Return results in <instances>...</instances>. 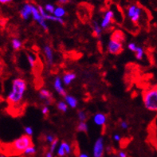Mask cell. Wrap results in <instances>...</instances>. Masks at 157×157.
Masks as SVG:
<instances>
[{
	"label": "cell",
	"mask_w": 157,
	"mask_h": 157,
	"mask_svg": "<svg viewBox=\"0 0 157 157\" xmlns=\"http://www.w3.org/2000/svg\"><path fill=\"white\" fill-rule=\"evenodd\" d=\"M27 90V82L23 78H16L12 81V89L7 97L9 105H15L22 101Z\"/></svg>",
	"instance_id": "obj_1"
},
{
	"label": "cell",
	"mask_w": 157,
	"mask_h": 157,
	"mask_svg": "<svg viewBox=\"0 0 157 157\" xmlns=\"http://www.w3.org/2000/svg\"><path fill=\"white\" fill-rule=\"evenodd\" d=\"M30 146H33L31 137L28 135H23L22 137L14 140L11 144H7L6 146V151L5 152L9 155H20L24 152V151L27 148Z\"/></svg>",
	"instance_id": "obj_2"
},
{
	"label": "cell",
	"mask_w": 157,
	"mask_h": 157,
	"mask_svg": "<svg viewBox=\"0 0 157 157\" xmlns=\"http://www.w3.org/2000/svg\"><path fill=\"white\" fill-rule=\"evenodd\" d=\"M143 101L147 109L157 112V85L143 93Z\"/></svg>",
	"instance_id": "obj_3"
},
{
	"label": "cell",
	"mask_w": 157,
	"mask_h": 157,
	"mask_svg": "<svg viewBox=\"0 0 157 157\" xmlns=\"http://www.w3.org/2000/svg\"><path fill=\"white\" fill-rule=\"evenodd\" d=\"M127 14L133 23H137L141 17L142 10L137 5H131L128 8Z\"/></svg>",
	"instance_id": "obj_4"
},
{
	"label": "cell",
	"mask_w": 157,
	"mask_h": 157,
	"mask_svg": "<svg viewBox=\"0 0 157 157\" xmlns=\"http://www.w3.org/2000/svg\"><path fill=\"white\" fill-rule=\"evenodd\" d=\"M107 48H108V53L111 54H114V55L121 54V52L123 51L122 43L113 41L112 39H110L109 42L108 44V47Z\"/></svg>",
	"instance_id": "obj_5"
},
{
	"label": "cell",
	"mask_w": 157,
	"mask_h": 157,
	"mask_svg": "<svg viewBox=\"0 0 157 157\" xmlns=\"http://www.w3.org/2000/svg\"><path fill=\"white\" fill-rule=\"evenodd\" d=\"M104 153V140L100 137L96 140L93 147V157H102Z\"/></svg>",
	"instance_id": "obj_6"
},
{
	"label": "cell",
	"mask_w": 157,
	"mask_h": 157,
	"mask_svg": "<svg viewBox=\"0 0 157 157\" xmlns=\"http://www.w3.org/2000/svg\"><path fill=\"white\" fill-rule=\"evenodd\" d=\"M113 18H114V13L111 10H108L105 14V16H104L103 19L101 21V29H106L108 28L110 26V24L112 23L113 21Z\"/></svg>",
	"instance_id": "obj_7"
},
{
	"label": "cell",
	"mask_w": 157,
	"mask_h": 157,
	"mask_svg": "<svg viewBox=\"0 0 157 157\" xmlns=\"http://www.w3.org/2000/svg\"><path fill=\"white\" fill-rule=\"evenodd\" d=\"M32 4L30 3H26L23 7V8L20 11V16L22 18H23L24 20H27L29 19V18L31 16L32 14Z\"/></svg>",
	"instance_id": "obj_8"
},
{
	"label": "cell",
	"mask_w": 157,
	"mask_h": 157,
	"mask_svg": "<svg viewBox=\"0 0 157 157\" xmlns=\"http://www.w3.org/2000/svg\"><path fill=\"white\" fill-rule=\"evenodd\" d=\"M54 89L56 90L57 92L61 96H62V97H65L66 96V92H65V90L64 89V88L62 87V85H61V80L59 77H56V78L54 80Z\"/></svg>",
	"instance_id": "obj_9"
},
{
	"label": "cell",
	"mask_w": 157,
	"mask_h": 157,
	"mask_svg": "<svg viewBox=\"0 0 157 157\" xmlns=\"http://www.w3.org/2000/svg\"><path fill=\"white\" fill-rule=\"evenodd\" d=\"M43 50H44L46 58L47 59L48 64L49 65H52L53 62H54V55H53V51H52L51 47L49 45H45V46L43 48Z\"/></svg>",
	"instance_id": "obj_10"
},
{
	"label": "cell",
	"mask_w": 157,
	"mask_h": 157,
	"mask_svg": "<svg viewBox=\"0 0 157 157\" xmlns=\"http://www.w3.org/2000/svg\"><path fill=\"white\" fill-rule=\"evenodd\" d=\"M106 116L103 113H97L93 117L94 123L99 126H104L106 123Z\"/></svg>",
	"instance_id": "obj_11"
},
{
	"label": "cell",
	"mask_w": 157,
	"mask_h": 157,
	"mask_svg": "<svg viewBox=\"0 0 157 157\" xmlns=\"http://www.w3.org/2000/svg\"><path fill=\"white\" fill-rule=\"evenodd\" d=\"M111 39L118 42L122 43V42H124L125 40V35L121 30H115L112 34Z\"/></svg>",
	"instance_id": "obj_12"
},
{
	"label": "cell",
	"mask_w": 157,
	"mask_h": 157,
	"mask_svg": "<svg viewBox=\"0 0 157 157\" xmlns=\"http://www.w3.org/2000/svg\"><path fill=\"white\" fill-rule=\"evenodd\" d=\"M39 97L42 100L44 101V102L46 101H52L53 102V95L50 92H49V90L47 89H41L40 92H39Z\"/></svg>",
	"instance_id": "obj_13"
},
{
	"label": "cell",
	"mask_w": 157,
	"mask_h": 157,
	"mask_svg": "<svg viewBox=\"0 0 157 157\" xmlns=\"http://www.w3.org/2000/svg\"><path fill=\"white\" fill-rule=\"evenodd\" d=\"M102 33V29H101V26L96 22L93 21V34L96 38H100Z\"/></svg>",
	"instance_id": "obj_14"
},
{
	"label": "cell",
	"mask_w": 157,
	"mask_h": 157,
	"mask_svg": "<svg viewBox=\"0 0 157 157\" xmlns=\"http://www.w3.org/2000/svg\"><path fill=\"white\" fill-rule=\"evenodd\" d=\"M75 79H76V74L74 73H67L63 77V82L66 85H69Z\"/></svg>",
	"instance_id": "obj_15"
},
{
	"label": "cell",
	"mask_w": 157,
	"mask_h": 157,
	"mask_svg": "<svg viewBox=\"0 0 157 157\" xmlns=\"http://www.w3.org/2000/svg\"><path fill=\"white\" fill-rule=\"evenodd\" d=\"M31 8H32V14H31L32 18H33L34 20L36 21V22H39V21L43 18L41 16L40 13H39V11H38V7H36L35 6H34V5H32Z\"/></svg>",
	"instance_id": "obj_16"
},
{
	"label": "cell",
	"mask_w": 157,
	"mask_h": 157,
	"mask_svg": "<svg viewBox=\"0 0 157 157\" xmlns=\"http://www.w3.org/2000/svg\"><path fill=\"white\" fill-rule=\"evenodd\" d=\"M65 99L68 105H69L71 108H76L77 105V99L75 98V97H72V96H70V95H66L65 97Z\"/></svg>",
	"instance_id": "obj_17"
},
{
	"label": "cell",
	"mask_w": 157,
	"mask_h": 157,
	"mask_svg": "<svg viewBox=\"0 0 157 157\" xmlns=\"http://www.w3.org/2000/svg\"><path fill=\"white\" fill-rule=\"evenodd\" d=\"M44 19L45 20L54 21V22H57V23H60L61 25H65V22L63 20V18H58V17H55L54 15H51V14H46V15L45 16Z\"/></svg>",
	"instance_id": "obj_18"
},
{
	"label": "cell",
	"mask_w": 157,
	"mask_h": 157,
	"mask_svg": "<svg viewBox=\"0 0 157 157\" xmlns=\"http://www.w3.org/2000/svg\"><path fill=\"white\" fill-rule=\"evenodd\" d=\"M65 14H66V12H65V10L62 7H58L54 9V15L55 16V17L62 18V17L63 16H65Z\"/></svg>",
	"instance_id": "obj_19"
},
{
	"label": "cell",
	"mask_w": 157,
	"mask_h": 157,
	"mask_svg": "<svg viewBox=\"0 0 157 157\" xmlns=\"http://www.w3.org/2000/svg\"><path fill=\"white\" fill-rule=\"evenodd\" d=\"M12 47L14 50H18L22 47V42L20 40H18V38H13L11 41Z\"/></svg>",
	"instance_id": "obj_20"
},
{
	"label": "cell",
	"mask_w": 157,
	"mask_h": 157,
	"mask_svg": "<svg viewBox=\"0 0 157 157\" xmlns=\"http://www.w3.org/2000/svg\"><path fill=\"white\" fill-rule=\"evenodd\" d=\"M77 129L78 132L87 133L88 130H89V127H88V124L85 122H80Z\"/></svg>",
	"instance_id": "obj_21"
},
{
	"label": "cell",
	"mask_w": 157,
	"mask_h": 157,
	"mask_svg": "<svg viewBox=\"0 0 157 157\" xmlns=\"http://www.w3.org/2000/svg\"><path fill=\"white\" fill-rule=\"evenodd\" d=\"M135 53H136V58L138 60H142L143 59V57H144V49H143V48L137 46V50H136Z\"/></svg>",
	"instance_id": "obj_22"
},
{
	"label": "cell",
	"mask_w": 157,
	"mask_h": 157,
	"mask_svg": "<svg viewBox=\"0 0 157 157\" xmlns=\"http://www.w3.org/2000/svg\"><path fill=\"white\" fill-rule=\"evenodd\" d=\"M57 108H58L60 111L63 112H65L67 111V105L65 103V102H63V101H59L58 105H57Z\"/></svg>",
	"instance_id": "obj_23"
},
{
	"label": "cell",
	"mask_w": 157,
	"mask_h": 157,
	"mask_svg": "<svg viewBox=\"0 0 157 157\" xmlns=\"http://www.w3.org/2000/svg\"><path fill=\"white\" fill-rule=\"evenodd\" d=\"M77 116H78L80 122H85V121L87 120V115H86V113H85L84 111H82V110L78 111V112H77Z\"/></svg>",
	"instance_id": "obj_24"
},
{
	"label": "cell",
	"mask_w": 157,
	"mask_h": 157,
	"mask_svg": "<svg viewBox=\"0 0 157 157\" xmlns=\"http://www.w3.org/2000/svg\"><path fill=\"white\" fill-rule=\"evenodd\" d=\"M27 58H28V61L30 63V67L33 69V68L35 67V58H34V57L33 55L30 54V53H27Z\"/></svg>",
	"instance_id": "obj_25"
},
{
	"label": "cell",
	"mask_w": 157,
	"mask_h": 157,
	"mask_svg": "<svg viewBox=\"0 0 157 157\" xmlns=\"http://www.w3.org/2000/svg\"><path fill=\"white\" fill-rule=\"evenodd\" d=\"M35 152H36V148H34V146H30L29 148H27L23 153L26 155H34Z\"/></svg>",
	"instance_id": "obj_26"
},
{
	"label": "cell",
	"mask_w": 157,
	"mask_h": 157,
	"mask_svg": "<svg viewBox=\"0 0 157 157\" xmlns=\"http://www.w3.org/2000/svg\"><path fill=\"white\" fill-rule=\"evenodd\" d=\"M54 9H55V7H54V5L50 4V3H48V4L46 5L45 8H44L46 12H48L49 14H54Z\"/></svg>",
	"instance_id": "obj_27"
},
{
	"label": "cell",
	"mask_w": 157,
	"mask_h": 157,
	"mask_svg": "<svg viewBox=\"0 0 157 157\" xmlns=\"http://www.w3.org/2000/svg\"><path fill=\"white\" fill-rule=\"evenodd\" d=\"M61 144L63 146V148H64V150H65V153H66V154H70V152H71V148H70V146L69 145V144H68L66 142H64V141H63Z\"/></svg>",
	"instance_id": "obj_28"
},
{
	"label": "cell",
	"mask_w": 157,
	"mask_h": 157,
	"mask_svg": "<svg viewBox=\"0 0 157 157\" xmlns=\"http://www.w3.org/2000/svg\"><path fill=\"white\" fill-rule=\"evenodd\" d=\"M58 140L55 138L54 141L51 143V146H50V152H54V150H55V148H56V146L58 144Z\"/></svg>",
	"instance_id": "obj_29"
},
{
	"label": "cell",
	"mask_w": 157,
	"mask_h": 157,
	"mask_svg": "<svg viewBox=\"0 0 157 157\" xmlns=\"http://www.w3.org/2000/svg\"><path fill=\"white\" fill-rule=\"evenodd\" d=\"M58 155L61 157L64 156V155H65V150H64V148H63V146L61 145V144L60 147H59L58 148Z\"/></svg>",
	"instance_id": "obj_30"
},
{
	"label": "cell",
	"mask_w": 157,
	"mask_h": 157,
	"mask_svg": "<svg viewBox=\"0 0 157 157\" xmlns=\"http://www.w3.org/2000/svg\"><path fill=\"white\" fill-rule=\"evenodd\" d=\"M25 132H26V134L30 136V137H31L32 135H33V128L31 127H29V126H27L25 128Z\"/></svg>",
	"instance_id": "obj_31"
},
{
	"label": "cell",
	"mask_w": 157,
	"mask_h": 157,
	"mask_svg": "<svg viewBox=\"0 0 157 157\" xmlns=\"http://www.w3.org/2000/svg\"><path fill=\"white\" fill-rule=\"evenodd\" d=\"M128 49H130L131 51L136 52V50H137V46L136 45L135 43L131 42V43H129V44H128Z\"/></svg>",
	"instance_id": "obj_32"
},
{
	"label": "cell",
	"mask_w": 157,
	"mask_h": 157,
	"mask_svg": "<svg viewBox=\"0 0 157 157\" xmlns=\"http://www.w3.org/2000/svg\"><path fill=\"white\" fill-rule=\"evenodd\" d=\"M49 108H48V106H44L42 108V114L44 115V116H47L48 113H49Z\"/></svg>",
	"instance_id": "obj_33"
},
{
	"label": "cell",
	"mask_w": 157,
	"mask_h": 157,
	"mask_svg": "<svg viewBox=\"0 0 157 157\" xmlns=\"http://www.w3.org/2000/svg\"><path fill=\"white\" fill-rule=\"evenodd\" d=\"M46 140H47V141L49 142V143H52V142L55 140V138H54V137H53L52 135H48V136H46Z\"/></svg>",
	"instance_id": "obj_34"
},
{
	"label": "cell",
	"mask_w": 157,
	"mask_h": 157,
	"mask_svg": "<svg viewBox=\"0 0 157 157\" xmlns=\"http://www.w3.org/2000/svg\"><path fill=\"white\" fill-rule=\"evenodd\" d=\"M121 128H124V129H128V124L127 122H125V121H122L121 124Z\"/></svg>",
	"instance_id": "obj_35"
},
{
	"label": "cell",
	"mask_w": 157,
	"mask_h": 157,
	"mask_svg": "<svg viewBox=\"0 0 157 157\" xmlns=\"http://www.w3.org/2000/svg\"><path fill=\"white\" fill-rule=\"evenodd\" d=\"M70 0H58V3L61 5L66 4V3H68V2H70Z\"/></svg>",
	"instance_id": "obj_36"
},
{
	"label": "cell",
	"mask_w": 157,
	"mask_h": 157,
	"mask_svg": "<svg viewBox=\"0 0 157 157\" xmlns=\"http://www.w3.org/2000/svg\"><path fill=\"white\" fill-rule=\"evenodd\" d=\"M11 2H12V0H0V3H2V4L9 3Z\"/></svg>",
	"instance_id": "obj_37"
},
{
	"label": "cell",
	"mask_w": 157,
	"mask_h": 157,
	"mask_svg": "<svg viewBox=\"0 0 157 157\" xmlns=\"http://www.w3.org/2000/svg\"><path fill=\"white\" fill-rule=\"evenodd\" d=\"M119 157H127V155H126V153L124 152H119Z\"/></svg>",
	"instance_id": "obj_38"
},
{
	"label": "cell",
	"mask_w": 157,
	"mask_h": 157,
	"mask_svg": "<svg viewBox=\"0 0 157 157\" xmlns=\"http://www.w3.org/2000/svg\"><path fill=\"white\" fill-rule=\"evenodd\" d=\"M114 140H117V141H120V140H121V137H120L118 134L114 135Z\"/></svg>",
	"instance_id": "obj_39"
},
{
	"label": "cell",
	"mask_w": 157,
	"mask_h": 157,
	"mask_svg": "<svg viewBox=\"0 0 157 157\" xmlns=\"http://www.w3.org/2000/svg\"><path fill=\"white\" fill-rule=\"evenodd\" d=\"M2 68H3V64H2V61L0 60V73H2Z\"/></svg>",
	"instance_id": "obj_40"
},
{
	"label": "cell",
	"mask_w": 157,
	"mask_h": 157,
	"mask_svg": "<svg viewBox=\"0 0 157 157\" xmlns=\"http://www.w3.org/2000/svg\"><path fill=\"white\" fill-rule=\"evenodd\" d=\"M79 157H89V155L87 154H85V153H82V154H80Z\"/></svg>",
	"instance_id": "obj_41"
},
{
	"label": "cell",
	"mask_w": 157,
	"mask_h": 157,
	"mask_svg": "<svg viewBox=\"0 0 157 157\" xmlns=\"http://www.w3.org/2000/svg\"><path fill=\"white\" fill-rule=\"evenodd\" d=\"M46 157H53V155H52V153L50 152H47L46 153Z\"/></svg>",
	"instance_id": "obj_42"
},
{
	"label": "cell",
	"mask_w": 157,
	"mask_h": 157,
	"mask_svg": "<svg viewBox=\"0 0 157 157\" xmlns=\"http://www.w3.org/2000/svg\"><path fill=\"white\" fill-rule=\"evenodd\" d=\"M0 157H6V156H5V155H3V154H2V155H0Z\"/></svg>",
	"instance_id": "obj_43"
},
{
	"label": "cell",
	"mask_w": 157,
	"mask_h": 157,
	"mask_svg": "<svg viewBox=\"0 0 157 157\" xmlns=\"http://www.w3.org/2000/svg\"><path fill=\"white\" fill-rule=\"evenodd\" d=\"M115 157H117V156H115Z\"/></svg>",
	"instance_id": "obj_44"
}]
</instances>
